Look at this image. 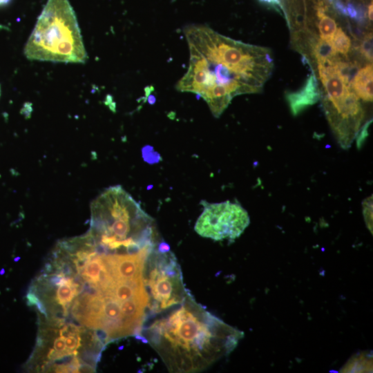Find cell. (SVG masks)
I'll list each match as a JSON object with an SVG mask.
<instances>
[{"label": "cell", "instance_id": "19", "mask_svg": "<svg viewBox=\"0 0 373 373\" xmlns=\"http://www.w3.org/2000/svg\"><path fill=\"white\" fill-rule=\"evenodd\" d=\"M35 306L37 307V309L41 314L44 315L46 318L48 317V314L47 309L42 301L39 300L36 303Z\"/></svg>", "mask_w": 373, "mask_h": 373}, {"label": "cell", "instance_id": "3", "mask_svg": "<svg viewBox=\"0 0 373 373\" xmlns=\"http://www.w3.org/2000/svg\"><path fill=\"white\" fill-rule=\"evenodd\" d=\"M24 54L30 60L86 62V51L68 0H48L25 45Z\"/></svg>", "mask_w": 373, "mask_h": 373}, {"label": "cell", "instance_id": "7", "mask_svg": "<svg viewBox=\"0 0 373 373\" xmlns=\"http://www.w3.org/2000/svg\"><path fill=\"white\" fill-rule=\"evenodd\" d=\"M372 64L368 63L358 70L352 83V89L363 101L372 102Z\"/></svg>", "mask_w": 373, "mask_h": 373}, {"label": "cell", "instance_id": "11", "mask_svg": "<svg viewBox=\"0 0 373 373\" xmlns=\"http://www.w3.org/2000/svg\"><path fill=\"white\" fill-rule=\"evenodd\" d=\"M359 51L361 55L370 63L372 62V33L366 32L361 41Z\"/></svg>", "mask_w": 373, "mask_h": 373}, {"label": "cell", "instance_id": "1", "mask_svg": "<svg viewBox=\"0 0 373 373\" xmlns=\"http://www.w3.org/2000/svg\"><path fill=\"white\" fill-rule=\"evenodd\" d=\"M189 48L186 73L175 84L193 93L219 117L236 96L259 93L274 68L271 50L224 36L204 25L183 28Z\"/></svg>", "mask_w": 373, "mask_h": 373}, {"label": "cell", "instance_id": "16", "mask_svg": "<svg viewBox=\"0 0 373 373\" xmlns=\"http://www.w3.org/2000/svg\"><path fill=\"white\" fill-rule=\"evenodd\" d=\"M53 347L57 352H64L66 350L64 338L61 337L57 338L54 341Z\"/></svg>", "mask_w": 373, "mask_h": 373}, {"label": "cell", "instance_id": "5", "mask_svg": "<svg viewBox=\"0 0 373 373\" xmlns=\"http://www.w3.org/2000/svg\"><path fill=\"white\" fill-rule=\"evenodd\" d=\"M201 204L203 211L196 221L195 231L202 237L233 241L249 224L248 213L239 203H209L204 200Z\"/></svg>", "mask_w": 373, "mask_h": 373}, {"label": "cell", "instance_id": "9", "mask_svg": "<svg viewBox=\"0 0 373 373\" xmlns=\"http://www.w3.org/2000/svg\"><path fill=\"white\" fill-rule=\"evenodd\" d=\"M332 45L337 54L347 57L352 48V41L350 37L341 28H337L332 41Z\"/></svg>", "mask_w": 373, "mask_h": 373}, {"label": "cell", "instance_id": "8", "mask_svg": "<svg viewBox=\"0 0 373 373\" xmlns=\"http://www.w3.org/2000/svg\"><path fill=\"white\" fill-rule=\"evenodd\" d=\"M324 1L319 0L316 6L317 27L321 39L332 43L333 37L337 30L335 19L326 12Z\"/></svg>", "mask_w": 373, "mask_h": 373}, {"label": "cell", "instance_id": "6", "mask_svg": "<svg viewBox=\"0 0 373 373\" xmlns=\"http://www.w3.org/2000/svg\"><path fill=\"white\" fill-rule=\"evenodd\" d=\"M285 98L291 113L296 116L321 98V89L315 73L313 72L304 85L298 90L287 92Z\"/></svg>", "mask_w": 373, "mask_h": 373}, {"label": "cell", "instance_id": "20", "mask_svg": "<svg viewBox=\"0 0 373 373\" xmlns=\"http://www.w3.org/2000/svg\"><path fill=\"white\" fill-rule=\"evenodd\" d=\"M157 250L162 253L168 252L170 251V247L167 243L164 242H160L158 245Z\"/></svg>", "mask_w": 373, "mask_h": 373}, {"label": "cell", "instance_id": "13", "mask_svg": "<svg viewBox=\"0 0 373 373\" xmlns=\"http://www.w3.org/2000/svg\"><path fill=\"white\" fill-rule=\"evenodd\" d=\"M66 350L70 352H73L81 347V338L79 334L70 335L65 339Z\"/></svg>", "mask_w": 373, "mask_h": 373}, {"label": "cell", "instance_id": "22", "mask_svg": "<svg viewBox=\"0 0 373 373\" xmlns=\"http://www.w3.org/2000/svg\"><path fill=\"white\" fill-rule=\"evenodd\" d=\"M11 0H0V6L8 4Z\"/></svg>", "mask_w": 373, "mask_h": 373}, {"label": "cell", "instance_id": "4", "mask_svg": "<svg viewBox=\"0 0 373 373\" xmlns=\"http://www.w3.org/2000/svg\"><path fill=\"white\" fill-rule=\"evenodd\" d=\"M158 247V246H157ZM143 276L149 296L146 315L164 311L182 302L189 293L184 288L182 272L176 258L170 251L160 252L155 249L149 256Z\"/></svg>", "mask_w": 373, "mask_h": 373}, {"label": "cell", "instance_id": "17", "mask_svg": "<svg viewBox=\"0 0 373 373\" xmlns=\"http://www.w3.org/2000/svg\"><path fill=\"white\" fill-rule=\"evenodd\" d=\"M79 372H95L96 367L84 363L79 360V365L78 368Z\"/></svg>", "mask_w": 373, "mask_h": 373}, {"label": "cell", "instance_id": "10", "mask_svg": "<svg viewBox=\"0 0 373 373\" xmlns=\"http://www.w3.org/2000/svg\"><path fill=\"white\" fill-rule=\"evenodd\" d=\"M102 266L103 261L102 257L97 255V257L87 262L79 274L82 275L84 280L97 284L98 275Z\"/></svg>", "mask_w": 373, "mask_h": 373}, {"label": "cell", "instance_id": "12", "mask_svg": "<svg viewBox=\"0 0 373 373\" xmlns=\"http://www.w3.org/2000/svg\"><path fill=\"white\" fill-rule=\"evenodd\" d=\"M362 206L365 224L372 233V195L363 201Z\"/></svg>", "mask_w": 373, "mask_h": 373}, {"label": "cell", "instance_id": "15", "mask_svg": "<svg viewBox=\"0 0 373 373\" xmlns=\"http://www.w3.org/2000/svg\"><path fill=\"white\" fill-rule=\"evenodd\" d=\"M259 1L271 6V7L277 9L278 12H283L284 15H286L285 11L280 0H259Z\"/></svg>", "mask_w": 373, "mask_h": 373}, {"label": "cell", "instance_id": "14", "mask_svg": "<svg viewBox=\"0 0 373 373\" xmlns=\"http://www.w3.org/2000/svg\"><path fill=\"white\" fill-rule=\"evenodd\" d=\"M143 157L146 162L149 163H155L159 161V154L153 153L152 147L146 146L143 149Z\"/></svg>", "mask_w": 373, "mask_h": 373}, {"label": "cell", "instance_id": "2", "mask_svg": "<svg viewBox=\"0 0 373 373\" xmlns=\"http://www.w3.org/2000/svg\"><path fill=\"white\" fill-rule=\"evenodd\" d=\"M137 336L149 343L170 372H195L229 354L243 333L204 309L188 294L178 304L147 315Z\"/></svg>", "mask_w": 373, "mask_h": 373}, {"label": "cell", "instance_id": "18", "mask_svg": "<svg viewBox=\"0 0 373 373\" xmlns=\"http://www.w3.org/2000/svg\"><path fill=\"white\" fill-rule=\"evenodd\" d=\"M27 304L29 306L35 305L39 300L38 296L34 292L28 291L26 295Z\"/></svg>", "mask_w": 373, "mask_h": 373}, {"label": "cell", "instance_id": "21", "mask_svg": "<svg viewBox=\"0 0 373 373\" xmlns=\"http://www.w3.org/2000/svg\"><path fill=\"white\" fill-rule=\"evenodd\" d=\"M368 17L370 20H372V2H371L368 8Z\"/></svg>", "mask_w": 373, "mask_h": 373}]
</instances>
